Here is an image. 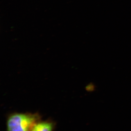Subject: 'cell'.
I'll return each instance as SVG.
<instances>
[{
  "label": "cell",
  "mask_w": 131,
  "mask_h": 131,
  "mask_svg": "<svg viewBox=\"0 0 131 131\" xmlns=\"http://www.w3.org/2000/svg\"><path fill=\"white\" fill-rule=\"evenodd\" d=\"M41 120L38 113L15 112L6 121L7 131H31L34 125Z\"/></svg>",
  "instance_id": "obj_1"
},
{
  "label": "cell",
  "mask_w": 131,
  "mask_h": 131,
  "mask_svg": "<svg viewBox=\"0 0 131 131\" xmlns=\"http://www.w3.org/2000/svg\"><path fill=\"white\" fill-rule=\"evenodd\" d=\"M56 127V123L52 120L38 121L31 131H54Z\"/></svg>",
  "instance_id": "obj_2"
}]
</instances>
